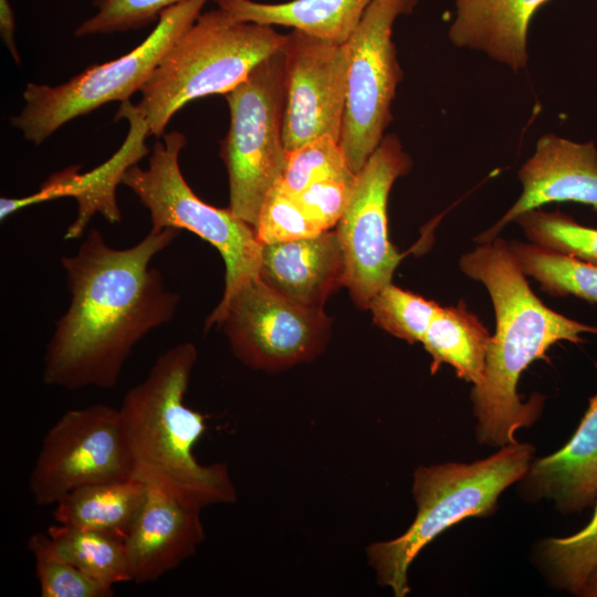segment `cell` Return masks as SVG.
<instances>
[{
  "label": "cell",
  "mask_w": 597,
  "mask_h": 597,
  "mask_svg": "<svg viewBox=\"0 0 597 597\" xmlns=\"http://www.w3.org/2000/svg\"><path fill=\"white\" fill-rule=\"evenodd\" d=\"M179 233L150 229L135 245L115 249L92 229L74 255L62 256L71 301L45 348L46 385L67 390L117 385L134 347L175 316L180 297L150 262Z\"/></svg>",
  "instance_id": "obj_1"
},
{
  "label": "cell",
  "mask_w": 597,
  "mask_h": 597,
  "mask_svg": "<svg viewBox=\"0 0 597 597\" xmlns=\"http://www.w3.org/2000/svg\"><path fill=\"white\" fill-rule=\"evenodd\" d=\"M459 268L485 286L495 314L484 379L473 386L471 401L478 442L500 448L516 441V431L532 426L543 409L544 397L538 394L521 400L516 387L522 373L545 358L554 344H579L582 334L597 335V325L546 306L532 291L509 242L500 237L464 253Z\"/></svg>",
  "instance_id": "obj_2"
},
{
  "label": "cell",
  "mask_w": 597,
  "mask_h": 597,
  "mask_svg": "<svg viewBox=\"0 0 597 597\" xmlns=\"http://www.w3.org/2000/svg\"><path fill=\"white\" fill-rule=\"evenodd\" d=\"M196 360L191 343L163 353L118 412L133 478L202 509L234 503L237 491L224 463L201 464L193 454L207 428L205 416L185 404Z\"/></svg>",
  "instance_id": "obj_3"
},
{
  "label": "cell",
  "mask_w": 597,
  "mask_h": 597,
  "mask_svg": "<svg viewBox=\"0 0 597 597\" xmlns=\"http://www.w3.org/2000/svg\"><path fill=\"white\" fill-rule=\"evenodd\" d=\"M534 452L531 443L516 440L470 463L418 467L411 488L417 506L413 522L400 536L374 542L366 549L378 585L405 597L410 591L408 569L419 552L462 520L494 513L503 491L526 474Z\"/></svg>",
  "instance_id": "obj_4"
},
{
  "label": "cell",
  "mask_w": 597,
  "mask_h": 597,
  "mask_svg": "<svg viewBox=\"0 0 597 597\" xmlns=\"http://www.w3.org/2000/svg\"><path fill=\"white\" fill-rule=\"evenodd\" d=\"M286 41L287 34L273 25L240 20L219 7L201 12L140 90L136 105L150 135L161 137L189 102L234 88L259 63L282 51Z\"/></svg>",
  "instance_id": "obj_5"
},
{
  "label": "cell",
  "mask_w": 597,
  "mask_h": 597,
  "mask_svg": "<svg viewBox=\"0 0 597 597\" xmlns=\"http://www.w3.org/2000/svg\"><path fill=\"white\" fill-rule=\"evenodd\" d=\"M224 97L230 126L221 157L229 177V208L255 229L265 198L286 166L284 49L259 63Z\"/></svg>",
  "instance_id": "obj_6"
},
{
  "label": "cell",
  "mask_w": 597,
  "mask_h": 597,
  "mask_svg": "<svg viewBox=\"0 0 597 597\" xmlns=\"http://www.w3.org/2000/svg\"><path fill=\"white\" fill-rule=\"evenodd\" d=\"M208 0H187L165 10L155 29L128 53L85 69L57 85L28 83L24 106L11 118L25 140L40 145L63 125L109 102L140 92L168 49L200 15Z\"/></svg>",
  "instance_id": "obj_7"
},
{
  "label": "cell",
  "mask_w": 597,
  "mask_h": 597,
  "mask_svg": "<svg viewBox=\"0 0 597 597\" xmlns=\"http://www.w3.org/2000/svg\"><path fill=\"white\" fill-rule=\"evenodd\" d=\"M161 137L154 144L148 167L130 166L122 184L148 209L153 230H188L219 251L226 265L221 297L226 298L242 283L259 277L262 244L255 229L230 208L206 203L188 186L179 167L184 134L170 132Z\"/></svg>",
  "instance_id": "obj_8"
},
{
  "label": "cell",
  "mask_w": 597,
  "mask_h": 597,
  "mask_svg": "<svg viewBox=\"0 0 597 597\" xmlns=\"http://www.w3.org/2000/svg\"><path fill=\"white\" fill-rule=\"evenodd\" d=\"M221 325L233 355L254 369L276 370L314 358L324 347L329 320L323 308L301 305L260 277L221 298L206 327Z\"/></svg>",
  "instance_id": "obj_9"
},
{
  "label": "cell",
  "mask_w": 597,
  "mask_h": 597,
  "mask_svg": "<svg viewBox=\"0 0 597 597\" xmlns=\"http://www.w3.org/2000/svg\"><path fill=\"white\" fill-rule=\"evenodd\" d=\"M417 0H374L347 41V95L339 145L357 175L384 138L390 105L402 77L392 42L396 20Z\"/></svg>",
  "instance_id": "obj_10"
},
{
  "label": "cell",
  "mask_w": 597,
  "mask_h": 597,
  "mask_svg": "<svg viewBox=\"0 0 597 597\" xmlns=\"http://www.w3.org/2000/svg\"><path fill=\"white\" fill-rule=\"evenodd\" d=\"M133 478L118 409L94 404L65 411L45 433L29 476L40 506L83 485Z\"/></svg>",
  "instance_id": "obj_11"
},
{
  "label": "cell",
  "mask_w": 597,
  "mask_h": 597,
  "mask_svg": "<svg viewBox=\"0 0 597 597\" xmlns=\"http://www.w3.org/2000/svg\"><path fill=\"white\" fill-rule=\"evenodd\" d=\"M410 166L399 139L384 137L356 175L349 203L337 223L344 285L360 307H368L373 296L391 283L402 258L389 241L387 202L394 182Z\"/></svg>",
  "instance_id": "obj_12"
},
{
  "label": "cell",
  "mask_w": 597,
  "mask_h": 597,
  "mask_svg": "<svg viewBox=\"0 0 597 597\" xmlns=\"http://www.w3.org/2000/svg\"><path fill=\"white\" fill-rule=\"evenodd\" d=\"M286 151L322 136L339 142L347 95L349 48L292 29L284 46Z\"/></svg>",
  "instance_id": "obj_13"
},
{
  "label": "cell",
  "mask_w": 597,
  "mask_h": 597,
  "mask_svg": "<svg viewBox=\"0 0 597 597\" xmlns=\"http://www.w3.org/2000/svg\"><path fill=\"white\" fill-rule=\"evenodd\" d=\"M115 118L127 121L128 133L119 149L109 159L84 174H80V166H71L53 174L41 185L40 190L30 197L1 198L0 218L4 220L29 205L73 197L77 201V214L67 228L64 239L80 238L96 213L111 223L119 222L122 213L116 201V187L122 184L125 171L148 154L145 142L150 132L137 105L130 101L119 105Z\"/></svg>",
  "instance_id": "obj_14"
},
{
  "label": "cell",
  "mask_w": 597,
  "mask_h": 597,
  "mask_svg": "<svg viewBox=\"0 0 597 597\" xmlns=\"http://www.w3.org/2000/svg\"><path fill=\"white\" fill-rule=\"evenodd\" d=\"M522 193L506 213L475 238L486 243L522 213L552 202H577L597 211V149L555 135L537 142L534 155L519 171Z\"/></svg>",
  "instance_id": "obj_15"
},
{
  "label": "cell",
  "mask_w": 597,
  "mask_h": 597,
  "mask_svg": "<svg viewBox=\"0 0 597 597\" xmlns=\"http://www.w3.org/2000/svg\"><path fill=\"white\" fill-rule=\"evenodd\" d=\"M201 509L147 486L144 507L125 538L130 582L153 583L191 557L205 538Z\"/></svg>",
  "instance_id": "obj_16"
},
{
  "label": "cell",
  "mask_w": 597,
  "mask_h": 597,
  "mask_svg": "<svg viewBox=\"0 0 597 597\" xmlns=\"http://www.w3.org/2000/svg\"><path fill=\"white\" fill-rule=\"evenodd\" d=\"M259 277L287 298L322 308L331 293L344 285V258L336 231L262 245Z\"/></svg>",
  "instance_id": "obj_17"
},
{
  "label": "cell",
  "mask_w": 597,
  "mask_h": 597,
  "mask_svg": "<svg viewBox=\"0 0 597 597\" xmlns=\"http://www.w3.org/2000/svg\"><path fill=\"white\" fill-rule=\"evenodd\" d=\"M531 501L551 500L564 513H576L597 498V394L590 397L579 426L556 452L533 460L520 481Z\"/></svg>",
  "instance_id": "obj_18"
},
{
  "label": "cell",
  "mask_w": 597,
  "mask_h": 597,
  "mask_svg": "<svg viewBox=\"0 0 597 597\" xmlns=\"http://www.w3.org/2000/svg\"><path fill=\"white\" fill-rule=\"evenodd\" d=\"M548 1L457 0L449 36L455 45L482 50L514 71L524 69L531 21Z\"/></svg>",
  "instance_id": "obj_19"
},
{
  "label": "cell",
  "mask_w": 597,
  "mask_h": 597,
  "mask_svg": "<svg viewBox=\"0 0 597 597\" xmlns=\"http://www.w3.org/2000/svg\"><path fill=\"white\" fill-rule=\"evenodd\" d=\"M214 1L243 21L287 27L326 41L345 43L374 0Z\"/></svg>",
  "instance_id": "obj_20"
},
{
  "label": "cell",
  "mask_w": 597,
  "mask_h": 597,
  "mask_svg": "<svg viewBox=\"0 0 597 597\" xmlns=\"http://www.w3.org/2000/svg\"><path fill=\"white\" fill-rule=\"evenodd\" d=\"M147 498V485L135 478L87 484L54 505L56 523L125 540Z\"/></svg>",
  "instance_id": "obj_21"
},
{
  "label": "cell",
  "mask_w": 597,
  "mask_h": 597,
  "mask_svg": "<svg viewBox=\"0 0 597 597\" xmlns=\"http://www.w3.org/2000/svg\"><path fill=\"white\" fill-rule=\"evenodd\" d=\"M491 337L462 302L457 306H440L421 341L432 359L431 374L447 364L459 378L480 385L485 375Z\"/></svg>",
  "instance_id": "obj_22"
},
{
  "label": "cell",
  "mask_w": 597,
  "mask_h": 597,
  "mask_svg": "<svg viewBox=\"0 0 597 597\" xmlns=\"http://www.w3.org/2000/svg\"><path fill=\"white\" fill-rule=\"evenodd\" d=\"M28 548L70 563L109 587L130 582L125 540L113 535L56 523L33 534Z\"/></svg>",
  "instance_id": "obj_23"
},
{
  "label": "cell",
  "mask_w": 597,
  "mask_h": 597,
  "mask_svg": "<svg viewBox=\"0 0 597 597\" xmlns=\"http://www.w3.org/2000/svg\"><path fill=\"white\" fill-rule=\"evenodd\" d=\"M520 268L553 296L574 295L597 303V265L531 242H509Z\"/></svg>",
  "instance_id": "obj_24"
},
{
  "label": "cell",
  "mask_w": 597,
  "mask_h": 597,
  "mask_svg": "<svg viewBox=\"0 0 597 597\" xmlns=\"http://www.w3.org/2000/svg\"><path fill=\"white\" fill-rule=\"evenodd\" d=\"M535 556L552 587L578 595L597 569V502L584 528L570 536L541 540Z\"/></svg>",
  "instance_id": "obj_25"
},
{
  "label": "cell",
  "mask_w": 597,
  "mask_h": 597,
  "mask_svg": "<svg viewBox=\"0 0 597 597\" xmlns=\"http://www.w3.org/2000/svg\"><path fill=\"white\" fill-rule=\"evenodd\" d=\"M514 222L531 243L597 265L596 228L583 226L559 211L541 208L522 213Z\"/></svg>",
  "instance_id": "obj_26"
},
{
  "label": "cell",
  "mask_w": 597,
  "mask_h": 597,
  "mask_svg": "<svg viewBox=\"0 0 597 597\" xmlns=\"http://www.w3.org/2000/svg\"><path fill=\"white\" fill-rule=\"evenodd\" d=\"M440 305L391 283L368 304L374 322L409 344L421 342Z\"/></svg>",
  "instance_id": "obj_27"
},
{
  "label": "cell",
  "mask_w": 597,
  "mask_h": 597,
  "mask_svg": "<svg viewBox=\"0 0 597 597\" xmlns=\"http://www.w3.org/2000/svg\"><path fill=\"white\" fill-rule=\"evenodd\" d=\"M328 178H356L335 138L317 137L287 153L281 184L291 195H298L310 185Z\"/></svg>",
  "instance_id": "obj_28"
},
{
  "label": "cell",
  "mask_w": 597,
  "mask_h": 597,
  "mask_svg": "<svg viewBox=\"0 0 597 597\" xmlns=\"http://www.w3.org/2000/svg\"><path fill=\"white\" fill-rule=\"evenodd\" d=\"M255 231L262 245L312 238L324 232L281 181L268 193Z\"/></svg>",
  "instance_id": "obj_29"
},
{
  "label": "cell",
  "mask_w": 597,
  "mask_h": 597,
  "mask_svg": "<svg viewBox=\"0 0 597 597\" xmlns=\"http://www.w3.org/2000/svg\"><path fill=\"white\" fill-rule=\"evenodd\" d=\"M187 0H93L95 13L74 31L76 36L139 30L157 22L168 8Z\"/></svg>",
  "instance_id": "obj_30"
},
{
  "label": "cell",
  "mask_w": 597,
  "mask_h": 597,
  "mask_svg": "<svg viewBox=\"0 0 597 597\" xmlns=\"http://www.w3.org/2000/svg\"><path fill=\"white\" fill-rule=\"evenodd\" d=\"M30 552L35 559V574L42 597L113 596V587L100 583L74 565L39 549Z\"/></svg>",
  "instance_id": "obj_31"
},
{
  "label": "cell",
  "mask_w": 597,
  "mask_h": 597,
  "mask_svg": "<svg viewBox=\"0 0 597 597\" xmlns=\"http://www.w3.org/2000/svg\"><path fill=\"white\" fill-rule=\"evenodd\" d=\"M353 180L328 178L310 185L294 197L308 217L323 230L328 231L343 217L353 190Z\"/></svg>",
  "instance_id": "obj_32"
},
{
  "label": "cell",
  "mask_w": 597,
  "mask_h": 597,
  "mask_svg": "<svg viewBox=\"0 0 597 597\" xmlns=\"http://www.w3.org/2000/svg\"><path fill=\"white\" fill-rule=\"evenodd\" d=\"M15 20L9 0H0V33L1 38L11 53L13 60L19 64L20 56L14 42Z\"/></svg>",
  "instance_id": "obj_33"
},
{
  "label": "cell",
  "mask_w": 597,
  "mask_h": 597,
  "mask_svg": "<svg viewBox=\"0 0 597 597\" xmlns=\"http://www.w3.org/2000/svg\"><path fill=\"white\" fill-rule=\"evenodd\" d=\"M583 597H597V569H595L578 593Z\"/></svg>",
  "instance_id": "obj_34"
}]
</instances>
